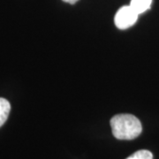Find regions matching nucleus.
I'll list each match as a JSON object with an SVG mask.
<instances>
[{
	"mask_svg": "<svg viewBox=\"0 0 159 159\" xmlns=\"http://www.w3.org/2000/svg\"><path fill=\"white\" fill-rule=\"evenodd\" d=\"M112 134L119 140H134L141 134L142 125L135 116L119 114L111 119Z\"/></svg>",
	"mask_w": 159,
	"mask_h": 159,
	"instance_id": "f257e3e1",
	"label": "nucleus"
},
{
	"mask_svg": "<svg viewBox=\"0 0 159 159\" xmlns=\"http://www.w3.org/2000/svg\"><path fill=\"white\" fill-rule=\"evenodd\" d=\"M138 16L139 14L134 11L130 6H122L117 11L114 18V22L118 29L124 30L134 25L138 20Z\"/></svg>",
	"mask_w": 159,
	"mask_h": 159,
	"instance_id": "f03ea898",
	"label": "nucleus"
},
{
	"mask_svg": "<svg viewBox=\"0 0 159 159\" xmlns=\"http://www.w3.org/2000/svg\"><path fill=\"white\" fill-rule=\"evenodd\" d=\"M151 3H152V0H131L129 6L134 9V11L136 13L141 14L150 8Z\"/></svg>",
	"mask_w": 159,
	"mask_h": 159,
	"instance_id": "7ed1b4c3",
	"label": "nucleus"
},
{
	"mask_svg": "<svg viewBox=\"0 0 159 159\" xmlns=\"http://www.w3.org/2000/svg\"><path fill=\"white\" fill-rule=\"evenodd\" d=\"M11 105L5 98L0 97V127L6 123L10 113Z\"/></svg>",
	"mask_w": 159,
	"mask_h": 159,
	"instance_id": "20e7f679",
	"label": "nucleus"
},
{
	"mask_svg": "<svg viewBox=\"0 0 159 159\" xmlns=\"http://www.w3.org/2000/svg\"><path fill=\"white\" fill-rule=\"evenodd\" d=\"M125 159H153V155L148 150L142 149L132 154L130 157Z\"/></svg>",
	"mask_w": 159,
	"mask_h": 159,
	"instance_id": "39448f33",
	"label": "nucleus"
},
{
	"mask_svg": "<svg viewBox=\"0 0 159 159\" xmlns=\"http://www.w3.org/2000/svg\"><path fill=\"white\" fill-rule=\"evenodd\" d=\"M64 2H66V3H68V4H75L77 1H79V0H63Z\"/></svg>",
	"mask_w": 159,
	"mask_h": 159,
	"instance_id": "423d86ee",
	"label": "nucleus"
}]
</instances>
